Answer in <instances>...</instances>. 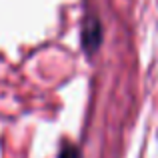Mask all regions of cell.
<instances>
[{
    "instance_id": "2",
    "label": "cell",
    "mask_w": 158,
    "mask_h": 158,
    "mask_svg": "<svg viewBox=\"0 0 158 158\" xmlns=\"http://www.w3.org/2000/svg\"><path fill=\"white\" fill-rule=\"evenodd\" d=\"M58 158H82L80 148L74 146V144H64L58 152Z\"/></svg>"
},
{
    "instance_id": "1",
    "label": "cell",
    "mask_w": 158,
    "mask_h": 158,
    "mask_svg": "<svg viewBox=\"0 0 158 158\" xmlns=\"http://www.w3.org/2000/svg\"><path fill=\"white\" fill-rule=\"evenodd\" d=\"M102 42V26L98 18H88L82 28V46L86 52H94Z\"/></svg>"
}]
</instances>
